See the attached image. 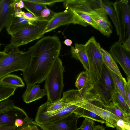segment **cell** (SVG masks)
Here are the masks:
<instances>
[{
    "label": "cell",
    "instance_id": "cell-1",
    "mask_svg": "<svg viewBox=\"0 0 130 130\" xmlns=\"http://www.w3.org/2000/svg\"><path fill=\"white\" fill-rule=\"evenodd\" d=\"M61 46L58 37L49 36L42 37L29 48L30 61L22 72L23 79L27 85L45 80L58 58Z\"/></svg>",
    "mask_w": 130,
    "mask_h": 130
},
{
    "label": "cell",
    "instance_id": "cell-2",
    "mask_svg": "<svg viewBox=\"0 0 130 130\" xmlns=\"http://www.w3.org/2000/svg\"><path fill=\"white\" fill-rule=\"evenodd\" d=\"M89 66L88 72L87 82L93 88L100 79L103 65L100 45L95 38L92 36L85 44Z\"/></svg>",
    "mask_w": 130,
    "mask_h": 130
},
{
    "label": "cell",
    "instance_id": "cell-3",
    "mask_svg": "<svg viewBox=\"0 0 130 130\" xmlns=\"http://www.w3.org/2000/svg\"><path fill=\"white\" fill-rule=\"evenodd\" d=\"M64 71L62 61L59 58L55 61L45 80L47 101L54 103L61 99L64 84L63 73Z\"/></svg>",
    "mask_w": 130,
    "mask_h": 130
},
{
    "label": "cell",
    "instance_id": "cell-4",
    "mask_svg": "<svg viewBox=\"0 0 130 130\" xmlns=\"http://www.w3.org/2000/svg\"><path fill=\"white\" fill-rule=\"evenodd\" d=\"M115 10L119 30L118 42L122 44L130 41V8L128 0L111 3Z\"/></svg>",
    "mask_w": 130,
    "mask_h": 130
},
{
    "label": "cell",
    "instance_id": "cell-5",
    "mask_svg": "<svg viewBox=\"0 0 130 130\" xmlns=\"http://www.w3.org/2000/svg\"><path fill=\"white\" fill-rule=\"evenodd\" d=\"M48 21L35 22L13 34L11 43L19 47L42 37Z\"/></svg>",
    "mask_w": 130,
    "mask_h": 130
},
{
    "label": "cell",
    "instance_id": "cell-6",
    "mask_svg": "<svg viewBox=\"0 0 130 130\" xmlns=\"http://www.w3.org/2000/svg\"><path fill=\"white\" fill-rule=\"evenodd\" d=\"M30 58L28 50L14 55H5L0 60V80L12 72L18 71L23 72L28 66Z\"/></svg>",
    "mask_w": 130,
    "mask_h": 130
},
{
    "label": "cell",
    "instance_id": "cell-7",
    "mask_svg": "<svg viewBox=\"0 0 130 130\" xmlns=\"http://www.w3.org/2000/svg\"><path fill=\"white\" fill-rule=\"evenodd\" d=\"M98 0H66L63 2L66 9H70L84 23L99 31L100 29L89 15L90 11L99 6Z\"/></svg>",
    "mask_w": 130,
    "mask_h": 130
},
{
    "label": "cell",
    "instance_id": "cell-8",
    "mask_svg": "<svg viewBox=\"0 0 130 130\" xmlns=\"http://www.w3.org/2000/svg\"><path fill=\"white\" fill-rule=\"evenodd\" d=\"M71 24H78L84 27L88 25L78 17L71 10L66 9L62 12H55L48 21L43 34L51 31L61 26Z\"/></svg>",
    "mask_w": 130,
    "mask_h": 130
},
{
    "label": "cell",
    "instance_id": "cell-9",
    "mask_svg": "<svg viewBox=\"0 0 130 130\" xmlns=\"http://www.w3.org/2000/svg\"><path fill=\"white\" fill-rule=\"evenodd\" d=\"M81 104L69 103L64 107L56 111L51 112L37 111L34 122L38 124L51 122L60 120L73 113L80 107Z\"/></svg>",
    "mask_w": 130,
    "mask_h": 130
},
{
    "label": "cell",
    "instance_id": "cell-10",
    "mask_svg": "<svg viewBox=\"0 0 130 130\" xmlns=\"http://www.w3.org/2000/svg\"><path fill=\"white\" fill-rule=\"evenodd\" d=\"M79 118L78 116L72 113L53 122L38 124L33 121L32 123L43 130H78L77 124Z\"/></svg>",
    "mask_w": 130,
    "mask_h": 130
},
{
    "label": "cell",
    "instance_id": "cell-11",
    "mask_svg": "<svg viewBox=\"0 0 130 130\" xmlns=\"http://www.w3.org/2000/svg\"><path fill=\"white\" fill-rule=\"evenodd\" d=\"M108 52L115 62L120 66L127 78L130 77V51L117 41L110 47Z\"/></svg>",
    "mask_w": 130,
    "mask_h": 130
},
{
    "label": "cell",
    "instance_id": "cell-12",
    "mask_svg": "<svg viewBox=\"0 0 130 130\" xmlns=\"http://www.w3.org/2000/svg\"><path fill=\"white\" fill-rule=\"evenodd\" d=\"M87 76V71L86 70L80 73L75 82V86L82 97L86 101L90 103L96 101L102 103L99 95L95 89L88 84Z\"/></svg>",
    "mask_w": 130,
    "mask_h": 130
},
{
    "label": "cell",
    "instance_id": "cell-13",
    "mask_svg": "<svg viewBox=\"0 0 130 130\" xmlns=\"http://www.w3.org/2000/svg\"><path fill=\"white\" fill-rule=\"evenodd\" d=\"M30 118L23 109L14 105L0 112V126H15L18 119L26 120Z\"/></svg>",
    "mask_w": 130,
    "mask_h": 130
},
{
    "label": "cell",
    "instance_id": "cell-14",
    "mask_svg": "<svg viewBox=\"0 0 130 130\" xmlns=\"http://www.w3.org/2000/svg\"><path fill=\"white\" fill-rule=\"evenodd\" d=\"M105 11L100 6L90 12L89 15L98 27L100 32L103 35L109 37L112 33V26L108 19Z\"/></svg>",
    "mask_w": 130,
    "mask_h": 130
},
{
    "label": "cell",
    "instance_id": "cell-15",
    "mask_svg": "<svg viewBox=\"0 0 130 130\" xmlns=\"http://www.w3.org/2000/svg\"><path fill=\"white\" fill-rule=\"evenodd\" d=\"M80 107L92 111L98 115L105 121L106 126L108 127L115 128L117 121L121 119L118 116L88 101H86Z\"/></svg>",
    "mask_w": 130,
    "mask_h": 130
},
{
    "label": "cell",
    "instance_id": "cell-16",
    "mask_svg": "<svg viewBox=\"0 0 130 130\" xmlns=\"http://www.w3.org/2000/svg\"><path fill=\"white\" fill-rule=\"evenodd\" d=\"M15 0L0 1V31L7 28L14 15V4Z\"/></svg>",
    "mask_w": 130,
    "mask_h": 130
},
{
    "label": "cell",
    "instance_id": "cell-17",
    "mask_svg": "<svg viewBox=\"0 0 130 130\" xmlns=\"http://www.w3.org/2000/svg\"><path fill=\"white\" fill-rule=\"evenodd\" d=\"M47 95L45 89L44 88L41 89L39 84L36 83L27 85L26 89L22 96V98L26 103H28Z\"/></svg>",
    "mask_w": 130,
    "mask_h": 130
},
{
    "label": "cell",
    "instance_id": "cell-18",
    "mask_svg": "<svg viewBox=\"0 0 130 130\" xmlns=\"http://www.w3.org/2000/svg\"><path fill=\"white\" fill-rule=\"evenodd\" d=\"M71 52L72 57L77 60H79L85 70L88 72L89 62L85 44L75 43L74 47H71Z\"/></svg>",
    "mask_w": 130,
    "mask_h": 130
},
{
    "label": "cell",
    "instance_id": "cell-19",
    "mask_svg": "<svg viewBox=\"0 0 130 130\" xmlns=\"http://www.w3.org/2000/svg\"><path fill=\"white\" fill-rule=\"evenodd\" d=\"M36 22H37L27 19L23 17H16L14 15L9 24L6 28V30L8 34L11 35L23 28L32 24Z\"/></svg>",
    "mask_w": 130,
    "mask_h": 130
},
{
    "label": "cell",
    "instance_id": "cell-20",
    "mask_svg": "<svg viewBox=\"0 0 130 130\" xmlns=\"http://www.w3.org/2000/svg\"><path fill=\"white\" fill-rule=\"evenodd\" d=\"M103 64L109 70L113 72L122 79L123 77L116 62L108 52L101 48Z\"/></svg>",
    "mask_w": 130,
    "mask_h": 130
},
{
    "label": "cell",
    "instance_id": "cell-21",
    "mask_svg": "<svg viewBox=\"0 0 130 130\" xmlns=\"http://www.w3.org/2000/svg\"><path fill=\"white\" fill-rule=\"evenodd\" d=\"M98 83L112 93L115 90L113 80L108 69L103 64L100 80Z\"/></svg>",
    "mask_w": 130,
    "mask_h": 130
},
{
    "label": "cell",
    "instance_id": "cell-22",
    "mask_svg": "<svg viewBox=\"0 0 130 130\" xmlns=\"http://www.w3.org/2000/svg\"><path fill=\"white\" fill-rule=\"evenodd\" d=\"M98 103L101 106L100 107L118 116L123 121L130 123V116H129L124 113L112 102H110L107 105H106L103 103Z\"/></svg>",
    "mask_w": 130,
    "mask_h": 130
},
{
    "label": "cell",
    "instance_id": "cell-23",
    "mask_svg": "<svg viewBox=\"0 0 130 130\" xmlns=\"http://www.w3.org/2000/svg\"><path fill=\"white\" fill-rule=\"evenodd\" d=\"M99 6L105 11L110 17L116 29L117 34L119 35V30L118 21L115 10L112 6L111 3L108 1L98 0Z\"/></svg>",
    "mask_w": 130,
    "mask_h": 130
},
{
    "label": "cell",
    "instance_id": "cell-24",
    "mask_svg": "<svg viewBox=\"0 0 130 130\" xmlns=\"http://www.w3.org/2000/svg\"><path fill=\"white\" fill-rule=\"evenodd\" d=\"M67 103L61 100L54 103L47 102L41 105L38 108L37 111L42 112H51L57 111L67 106Z\"/></svg>",
    "mask_w": 130,
    "mask_h": 130
},
{
    "label": "cell",
    "instance_id": "cell-25",
    "mask_svg": "<svg viewBox=\"0 0 130 130\" xmlns=\"http://www.w3.org/2000/svg\"><path fill=\"white\" fill-rule=\"evenodd\" d=\"M113 103L117 105L122 111L130 116V107L126 102L124 98L116 89L112 93Z\"/></svg>",
    "mask_w": 130,
    "mask_h": 130
},
{
    "label": "cell",
    "instance_id": "cell-26",
    "mask_svg": "<svg viewBox=\"0 0 130 130\" xmlns=\"http://www.w3.org/2000/svg\"><path fill=\"white\" fill-rule=\"evenodd\" d=\"M0 82L16 88L25 86V84L21 77L15 74L7 75L1 78Z\"/></svg>",
    "mask_w": 130,
    "mask_h": 130
},
{
    "label": "cell",
    "instance_id": "cell-27",
    "mask_svg": "<svg viewBox=\"0 0 130 130\" xmlns=\"http://www.w3.org/2000/svg\"><path fill=\"white\" fill-rule=\"evenodd\" d=\"M24 8L36 17L40 16L42 11L47 7L46 5L38 4L30 2L28 0H22Z\"/></svg>",
    "mask_w": 130,
    "mask_h": 130
},
{
    "label": "cell",
    "instance_id": "cell-28",
    "mask_svg": "<svg viewBox=\"0 0 130 130\" xmlns=\"http://www.w3.org/2000/svg\"><path fill=\"white\" fill-rule=\"evenodd\" d=\"M73 113L78 116L80 117H84L102 124L106 123L105 121L103 119L95 113L80 107L76 109Z\"/></svg>",
    "mask_w": 130,
    "mask_h": 130
},
{
    "label": "cell",
    "instance_id": "cell-29",
    "mask_svg": "<svg viewBox=\"0 0 130 130\" xmlns=\"http://www.w3.org/2000/svg\"><path fill=\"white\" fill-rule=\"evenodd\" d=\"M95 89L100 97L102 103L108 104L112 100V93L103 87L100 84L94 85Z\"/></svg>",
    "mask_w": 130,
    "mask_h": 130
},
{
    "label": "cell",
    "instance_id": "cell-30",
    "mask_svg": "<svg viewBox=\"0 0 130 130\" xmlns=\"http://www.w3.org/2000/svg\"><path fill=\"white\" fill-rule=\"evenodd\" d=\"M17 88L0 82V102L13 95Z\"/></svg>",
    "mask_w": 130,
    "mask_h": 130
},
{
    "label": "cell",
    "instance_id": "cell-31",
    "mask_svg": "<svg viewBox=\"0 0 130 130\" xmlns=\"http://www.w3.org/2000/svg\"><path fill=\"white\" fill-rule=\"evenodd\" d=\"M109 70L113 80L115 86V89L117 90L124 98L126 102L124 85L123 79H122L113 72Z\"/></svg>",
    "mask_w": 130,
    "mask_h": 130
},
{
    "label": "cell",
    "instance_id": "cell-32",
    "mask_svg": "<svg viewBox=\"0 0 130 130\" xmlns=\"http://www.w3.org/2000/svg\"><path fill=\"white\" fill-rule=\"evenodd\" d=\"M96 125L94 121L91 119L84 118L80 127L78 130H93Z\"/></svg>",
    "mask_w": 130,
    "mask_h": 130
},
{
    "label": "cell",
    "instance_id": "cell-33",
    "mask_svg": "<svg viewBox=\"0 0 130 130\" xmlns=\"http://www.w3.org/2000/svg\"><path fill=\"white\" fill-rule=\"evenodd\" d=\"M18 47L11 43L5 46L3 51L7 55H15L20 53L22 51L19 50Z\"/></svg>",
    "mask_w": 130,
    "mask_h": 130
},
{
    "label": "cell",
    "instance_id": "cell-34",
    "mask_svg": "<svg viewBox=\"0 0 130 130\" xmlns=\"http://www.w3.org/2000/svg\"><path fill=\"white\" fill-rule=\"evenodd\" d=\"M125 88L126 102L130 107V77L127 78V81L123 77V78Z\"/></svg>",
    "mask_w": 130,
    "mask_h": 130
},
{
    "label": "cell",
    "instance_id": "cell-35",
    "mask_svg": "<svg viewBox=\"0 0 130 130\" xmlns=\"http://www.w3.org/2000/svg\"><path fill=\"white\" fill-rule=\"evenodd\" d=\"M55 13L47 7L41 12L40 17L45 21H49L54 15Z\"/></svg>",
    "mask_w": 130,
    "mask_h": 130
},
{
    "label": "cell",
    "instance_id": "cell-36",
    "mask_svg": "<svg viewBox=\"0 0 130 130\" xmlns=\"http://www.w3.org/2000/svg\"><path fill=\"white\" fill-rule=\"evenodd\" d=\"M115 127L117 130H130V123L120 119L117 121Z\"/></svg>",
    "mask_w": 130,
    "mask_h": 130
},
{
    "label": "cell",
    "instance_id": "cell-37",
    "mask_svg": "<svg viewBox=\"0 0 130 130\" xmlns=\"http://www.w3.org/2000/svg\"><path fill=\"white\" fill-rule=\"evenodd\" d=\"M33 3L45 5H52L55 3L63 2L65 0H28Z\"/></svg>",
    "mask_w": 130,
    "mask_h": 130
},
{
    "label": "cell",
    "instance_id": "cell-38",
    "mask_svg": "<svg viewBox=\"0 0 130 130\" xmlns=\"http://www.w3.org/2000/svg\"><path fill=\"white\" fill-rule=\"evenodd\" d=\"M14 105V101L12 99H7L0 102V112Z\"/></svg>",
    "mask_w": 130,
    "mask_h": 130
},
{
    "label": "cell",
    "instance_id": "cell-39",
    "mask_svg": "<svg viewBox=\"0 0 130 130\" xmlns=\"http://www.w3.org/2000/svg\"><path fill=\"white\" fill-rule=\"evenodd\" d=\"M20 130H39L37 126L32 124H30Z\"/></svg>",
    "mask_w": 130,
    "mask_h": 130
},
{
    "label": "cell",
    "instance_id": "cell-40",
    "mask_svg": "<svg viewBox=\"0 0 130 130\" xmlns=\"http://www.w3.org/2000/svg\"><path fill=\"white\" fill-rule=\"evenodd\" d=\"M25 126H26L20 127H18L16 126L12 127H6L0 126V130H20Z\"/></svg>",
    "mask_w": 130,
    "mask_h": 130
},
{
    "label": "cell",
    "instance_id": "cell-41",
    "mask_svg": "<svg viewBox=\"0 0 130 130\" xmlns=\"http://www.w3.org/2000/svg\"><path fill=\"white\" fill-rule=\"evenodd\" d=\"M64 43L67 46H71L72 42L71 40L69 39H66L64 41Z\"/></svg>",
    "mask_w": 130,
    "mask_h": 130
},
{
    "label": "cell",
    "instance_id": "cell-42",
    "mask_svg": "<svg viewBox=\"0 0 130 130\" xmlns=\"http://www.w3.org/2000/svg\"><path fill=\"white\" fill-rule=\"evenodd\" d=\"M93 130H105V128L102 125H96Z\"/></svg>",
    "mask_w": 130,
    "mask_h": 130
},
{
    "label": "cell",
    "instance_id": "cell-43",
    "mask_svg": "<svg viewBox=\"0 0 130 130\" xmlns=\"http://www.w3.org/2000/svg\"><path fill=\"white\" fill-rule=\"evenodd\" d=\"M6 54L3 51H0V60L5 56Z\"/></svg>",
    "mask_w": 130,
    "mask_h": 130
},
{
    "label": "cell",
    "instance_id": "cell-44",
    "mask_svg": "<svg viewBox=\"0 0 130 130\" xmlns=\"http://www.w3.org/2000/svg\"><path fill=\"white\" fill-rule=\"evenodd\" d=\"M40 129H39V130H43L41 129V128H40Z\"/></svg>",
    "mask_w": 130,
    "mask_h": 130
},
{
    "label": "cell",
    "instance_id": "cell-45",
    "mask_svg": "<svg viewBox=\"0 0 130 130\" xmlns=\"http://www.w3.org/2000/svg\"><path fill=\"white\" fill-rule=\"evenodd\" d=\"M1 45V44H0V45Z\"/></svg>",
    "mask_w": 130,
    "mask_h": 130
},
{
    "label": "cell",
    "instance_id": "cell-46",
    "mask_svg": "<svg viewBox=\"0 0 130 130\" xmlns=\"http://www.w3.org/2000/svg\"></svg>",
    "mask_w": 130,
    "mask_h": 130
}]
</instances>
